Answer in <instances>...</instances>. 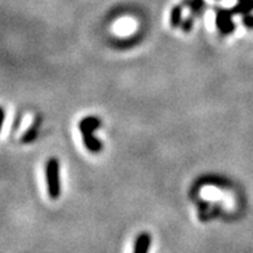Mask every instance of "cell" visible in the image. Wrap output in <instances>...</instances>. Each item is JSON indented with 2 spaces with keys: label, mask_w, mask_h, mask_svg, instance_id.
<instances>
[{
  "label": "cell",
  "mask_w": 253,
  "mask_h": 253,
  "mask_svg": "<svg viewBox=\"0 0 253 253\" xmlns=\"http://www.w3.org/2000/svg\"><path fill=\"white\" fill-rule=\"evenodd\" d=\"M100 126V118L93 117V115H88L79 122V130L83 137L84 146L87 147V150L92 154H98L102 150V142L94 136V132Z\"/></svg>",
  "instance_id": "obj_1"
},
{
  "label": "cell",
  "mask_w": 253,
  "mask_h": 253,
  "mask_svg": "<svg viewBox=\"0 0 253 253\" xmlns=\"http://www.w3.org/2000/svg\"><path fill=\"white\" fill-rule=\"evenodd\" d=\"M182 4L174 5L170 10V25L172 27H181L182 24Z\"/></svg>",
  "instance_id": "obj_8"
},
{
  "label": "cell",
  "mask_w": 253,
  "mask_h": 253,
  "mask_svg": "<svg viewBox=\"0 0 253 253\" xmlns=\"http://www.w3.org/2000/svg\"><path fill=\"white\" fill-rule=\"evenodd\" d=\"M45 181L50 199H58L61 194L60 162L57 158H49L45 164Z\"/></svg>",
  "instance_id": "obj_2"
},
{
  "label": "cell",
  "mask_w": 253,
  "mask_h": 253,
  "mask_svg": "<svg viewBox=\"0 0 253 253\" xmlns=\"http://www.w3.org/2000/svg\"><path fill=\"white\" fill-rule=\"evenodd\" d=\"M150 246H151L150 234L141 233L140 235L136 238V240H134L133 251L136 253L147 252V251L150 250Z\"/></svg>",
  "instance_id": "obj_4"
},
{
  "label": "cell",
  "mask_w": 253,
  "mask_h": 253,
  "mask_svg": "<svg viewBox=\"0 0 253 253\" xmlns=\"http://www.w3.org/2000/svg\"><path fill=\"white\" fill-rule=\"evenodd\" d=\"M183 7H187L190 9V14L191 16H198L204 8L206 3L204 0H183L182 1Z\"/></svg>",
  "instance_id": "obj_6"
},
{
  "label": "cell",
  "mask_w": 253,
  "mask_h": 253,
  "mask_svg": "<svg viewBox=\"0 0 253 253\" xmlns=\"http://www.w3.org/2000/svg\"><path fill=\"white\" fill-rule=\"evenodd\" d=\"M238 1H242V0H238Z\"/></svg>",
  "instance_id": "obj_11"
},
{
  "label": "cell",
  "mask_w": 253,
  "mask_h": 253,
  "mask_svg": "<svg viewBox=\"0 0 253 253\" xmlns=\"http://www.w3.org/2000/svg\"><path fill=\"white\" fill-rule=\"evenodd\" d=\"M39 124H40V118H38V119L35 120V123H34L33 126H31L24 134H22V137H21L22 143H30L35 141V138L38 137V128H39Z\"/></svg>",
  "instance_id": "obj_7"
},
{
  "label": "cell",
  "mask_w": 253,
  "mask_h": 253,
  "mask_svg": "<svg viewBox=\"0 0 253 253\" xmlns=\"http://www.w3.org/2000/svg\"><path fill=\"white\" fill-rule=\"evenodd\" d=\"M193 25H194V16L190 14V17H187L186 20L182 21V24H181V30L183 33H190L191 29H193Z\"/></svg>",
  "instance_id": "obj_9"
},
{
  "label": "cell",
  "mask_w": 253,
  "mask_h": 253,
  "mask_svg": "<svg viewBox=\"0 0 253 253\" xmlns=\"http://www.w3.org/2000/svg\"><path fill=\"white\" fill-rule=\"evenodd\" d=\"M234 14H240V16H246L253 12V0H242L238 1L237 5H234L233 9Z\"/></svg>",
  "instance_id": "obj_5"
},
{
  "label": "cell",
  "mask_w": 253,
  "mask_h": 253,
  "mask_svg": "<svg viewBox=\"0 0 253 253\" xmlns=\"http://www.w3.org/2000/svg\"><path fill=\"white\" fill-rule=\"evenodd\" d=\"M242 22H243V25L247 27V29H253V14L250 13L243 16Z\"/></svg>",
  "instance_id": "obj_10"
},
{
  "label": "cell",
  "mask_w": 253,
  "mask_h": 253,
  "mask_svg": "<svg viewBox=\"0 0 253 253\" xmlns=\"http://www.w3.org/2000/svg\"><path fill=\"white\" fill-rule=\"evenodd\" d=\"M233 10L218 8L216 10V27L222 35H230L235 30V24L233 22Z\"/></svg>",
  "instance_id": "obj_3"
}]
</instances>
